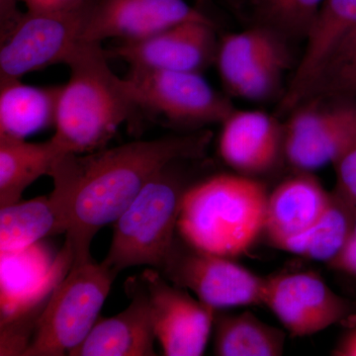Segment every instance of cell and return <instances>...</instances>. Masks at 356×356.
I'll list each match as a JSON object with an SVG mask.
<instances>
[{
	"mask_svg": "<svg viewBox=\"0 0 356 356\" xmlns=\"http://www.w3.org/2000/svg\"><path fill=\"white\" fill-rule=\"evenodd\" d=\"M210 139L209 132L165 136L58 159L50 177L72 195L65 241L74 250V264L91 259L97 232L116 221L156 173L178 159L202 158Z\"/></svg>",
	"mask_w": 356,
	"mask_h": 356,
	"instance_id": "6da1fadb",
	"label": "cell"
},
{
	"mask_svg": "<svg viewBox=\"0 0 356 356\" xmlns=\"http://www.w3.org/2000/svg\"><path fill=\"white\" fill-rule=\"evenodd\" d=\"M102 43L84 42L65 60L70 74L58 96L56 137L72 153L104 149L125 122L139 112L125 79L108 64Z\"/></svg>",
	"mask_w": 356,
	"mask_h": 356,
	"instance_id": "7a4b0ae2",
	"label": "cell"
},
{
	"mask_svg": "<svg viewBox=\"0 0 356 356\" xmlns=\"http://www.w3.org/2000/svg\"><path fill=\"white\" fill-rule=\"evenodd\" d=\"M268 192L247 175L220 173L185 192L177 222L192 247L234 259L247 254L264 234Z\"/></svg>",
	"mask_w": 356,
	"mask_h": 356,
	"instance_id": "3957f363",
	"label": "cell"
},
{
	"mask_svg": "<svg viewBox=\"0 0 356 356\" xmlns=\"http://www.w3.org/2000/svg\"><path fill=\"white\" fill-rule=\"evenodd\" d=\"M188 161L165 166L114 222L111 247L102 262L117 274L129 267L163 266L177 236L182 199L192 185L184 170Z\"/></svg>",
	"mask_w": 356,
	"mask_h": 356,
	"instance_id": "277c9868",
	"label": "cell"
},
{
	"mask_svg": "<svg viewBox=\"0 0 356 356\" xmlns=\"http://www.w3.org/2000/svg\"><path fill=\"white\" fill-rule=\"evenodd\" d=\"M118 275L92 259L72 264L42 314L23 356H62L83 343Z\"/></svg>",
	"mask_w": 356,
	"mask_h": 356,
	"instance_id": "5b68a950",
	"label": "cell"
},
{
	"mask_svg": "<svg viewBox=\"0 0 356 356\" xmlns=\"http://www.w3.org/2000/svg\"><path fill=\"white\" fill-rule=\"evenodd\" d=\"M124 79L139 111L163 117L173 125L222 124L235 109L201 72L130 67Z\"/></svg>",
	"mask_w": 356,
	"mask_h": 356,
	"instance_id": "8992f818",
	"label": "cell"
},
{
	"mask_svg": "<svg viewBox=\"0 0 356 356\" xmlns=\"http://www.w3.org/2000/svg\"><path fill=\"white\" fill-rule=\"evenodd\" d=\"M74 261L67 241L58 254L44 241L20 250H0V324L15 321L36 329L51 293Z\"/></svg>",
	"mask_w": 356,
	"mask_h": 356,
	"instance_id": "52a82bcc",
	"label": "cell"
},
{
	"mask_svg": "<svg viewBox=\"0 0 356 356\" xmlns=\"http://www.w3.org/2000/svg\"><path fill=\"white\" fill-rule=\"evenodd\" d=\"M96 0H86L70 10L30 13L0 40V81L21 79L26 74L65 64L81 43L84 27Z\"/></svg>",
	"mask_w": 356,
	"mask_h": 356,
	"instance_id": "ba28073f",
	"label": "cell"
},
{
	"mask_svg": "<svg viewBox=\"0 0 356 356\" xmlns=\"http://www.w3.org/2000/svg\"><path fill=\"white\" fill-rule=\"evenodd\" d=\"M166 280L191 290L215 310L264 305L266 278L257 275L233 259L203 252L175 236L163 266Z\"/></svg>",
	"mask_w": 356,
	"mask_h": 356,
	"instance_id": "9c48e42d",
	"label": "cell"
},
{
	"mask_svg": "<svg viewBox=\"0 0 356 356\" xmlns=\"http://www.w3.org/2000/svg\"><path fill=\"white\" fill-rule=\"evenodd\" d=\"M288 114L284 156L298 172L334 165L356 145V103L308 99Z\"/></svg>",
	"mask_w": 356,
	"mask_h": 356,
	"instance_id": "30bf717a",
	"label": "cell"
},
{
	"mask_svg": "<svg viewBox=\"0 0 356 356\" xmlns=\"http://www.w3.org/2000/svg\"><path fill=\"white\" fill-rule=\"evenodd\" d=\"M264 305L294 337H309L350 320L353 302L337 295L320 275L309 271L266 278Z\"/></svg>",
	"mask_w": 356,
	"mask_h": 356,
	"instance_id": "8fae6325",
	"label": "cell"
},
{
	"mask_svg": "<svg viewBox=\"0 0 356 356\" xmlns=\"http://www.w3.org/2000/svg\"><path fill=\"white\" fill-rule=\"evenodd\" d=\"M149 296L154 336L166 356L202 355L214 327L216 310L168 284L156 269L140 275Z\"/></svg>",
	"mask_w": 356,
	"mask_h": 356,
	"instance_id": "7c38bea8",
	"label": "cell"
},
{
	"mask_svg": "<svg viewBox=\"0 0 356 356\" xmlns=\"http://www.w3.org/2000/svg\"><path fill=\"white\" fill-rule=\"evenodd\" d=\"M216 28L211 20H189L107 51L139 69L201 72L216 60Z\"/></svg>",
	"mask_w": 356,
	"mask_h": 356,
	"instance_id": "4fadbf2b",
	"label": "cell"
},
{
	"mask_svg": "<svg viewBox=\"0 0 356 356\" xmlns=\"http://www.w3.org/2000/svg\"><path fill=\"white\" fill-rule=\"evenodd\" d=\"M189 20H211L185 0H96L81 41H134Z\"/></svg>",
	"mask_w": 356,
	"mask_h": 356,
	"instance_id": "5bb4252c",
	"label": "cell"
},
{
	"mask_svg": "<svg viewBox=\"0 0 356 356\" xmlns=\"http://www.w3.org/2000/svg\"><path fill=\"white\" fill-rule=\"evenodd\" d=\"M219 153L236 173L264 175L284 154V126L266 112L235 108L222 122Z\"/></svg>",
	"mask_w": 356,
	"mask_h": 356,
	"instance_id": "9a60e30c",
	"label": "cell"
},
{
	"mask_svg": "<svg viewBox=\"0 0 356 356\" xmlns=\"http://www.w3.org/2000/svg\"><path fill=\"white\" fill-rule=\"evenodd\" d=\"M126 291L130 305L118 315L98 318L70 356H154L153 321L149 296L140 276L130 278Z\"/></svg>",
	"mask_w": 356,
	"mask_h": 356,
	"instance_id": "2e32d148",
	"label": "cell"
},
{
	"mask_svg": "<svg viewBox=\"0 0 356 356\" xmlns=\"http://www.w3.org/2000/svg\"><path fill=\"white\" fill-rule=\"evenodd\" d=\"M332 201L310 172H299L281 182L268 195L264 234L274 247L302 235L322 218Z\"/></svg>",
	"mask_w": 356,
	"mask_h": 356,
	"instance_id": "e0dca14e",
	"label": "cell"
},
{
	"mask_svg": "<svg viewBox=\"0 0 356 356\" xmlns=\"http://www.w3.org/2000/svg\"><path fill=\"white\" fill-rule=\"evenodd\" d=\"M356 27V0H325L306 36V49L287 90L280 111L289 113L301 102L316 72L334 44Z\"/></svg>",
	"mask_w": 356,
	"mask_h": 356,
	"instance_id": "ac0fdd59",
	"label": "cell"
},
{
	"mask_svg": "<svg viewBox=\"0 0 356 356\" xmlns=\"http://www.w3.org/2000/svg\"><path fill=\"white\" fill-rule=\"evenodd\" d=\"M0 250H15L67 234L70 222L69 201L53 191L50 196L0 208Z\"/></svg>",
	"mask_w": 356,
	"mask_h": 356,
	"instance_id": "d6986e66",
	"label": "cell"
},
{
	"mask_svg": "<svg viewBox=\"0 0 356 356\" xmlns=\"http://www.w3.org/2000/svg\"><path fill=\"white\" fill-rule=\"evenodd\" d=\"M72 153L56 136L44 143L0 135V208L19 202L23 192L43 175L50 177L64 154Z\"/></svg>",
	"mask_w": 356,
	"mask_h": 356,
	"instance_id": "ffe728a7",
	"label": "cell"
},
{
	"mask_svg": "<svg viewBox=\"0 0 356 356\" xmlns=\"http://www.w3.org/2000/svg\"><path fill=\"white\" fill-rule=\"evenodd\" d=\"M60 88L28 86L21 79L0 81V135L25 139L55 126Z\"/></svg>",
	"mask_w": 356,
	"mask_h": 356,
	"instance_id": "44dd1931",
	"label": "cell"
},
{
	"mask_svg": "<svg viewBox=\"0 0 356 356\" xmlns=\"http://www.w3.org/2000/svg\"><path fill=\"white\" fill-rule=\"evenodd\" d=\"M215 355L280 356L285 346L284 332L266 324L250 312L215 315Z\"/></svg>",
	"mask_w": 356,
	"mask_h": 356,
	"instance_id": "7402d4cb",
	"label": "cell"
},
{
	"mask_svg": "<svg viewBox=\"0 0 356 356\" xmlns=\"http://www.w3.org/2000/svg\"><path fill=\"white\" fill-rule=\"evenodd\" d=\"M356 208L332 191V201L322 218L302 235L290 238L280 250L331 262L350 242L355 229Z\"/></svg>",
	"mask_w": 356,
	"mask_h": 356,
	"instance_id": "603a6c76",
	"label": "cell"
},
{
	"mask_svg": "<svg viewBox=\"0 0 356 356\" xmlns=\"http://www.w3.org/2000/svg\"><path fill=\"white\" fill-rule=\"evenodd\" d=\"M308 99L356 103V27L334 44L318 67L300 103Z\"/></svg>",
	"mask_w": 356,
	"mask_h": 356,
	"instance_id": "cb8c5ba5",
	"label": "cell"
},
{
	"mask_svg": "<svg viewBox=\"0 0 356 356\" xmlns=\"http://www.w3.org/2000/svg\"><path fill=\"white\" fill-rule=\"evenodd\" d=\"M282 39L278 33L259 24L245 31L226 35L219 42L215 63L227 90L231 91L241 76Z\"/></svg>",
	"mask_w": 356,
	"mask_h": 356,
	"instance_id": "d4e9b609",
	"label": "cell"
},
{
	"mask_svg": "<svg viewBox=\"0 0 356 356\" xmlns=\"http://www.w3.org/2000/svg\"><path fill=\"white\" fill-rule=\"evenodd\" d=\"M325 0H252L259 24L284 39L306 38Z\"/></svg>",
	"mask_w": 356,
	"mask_h": 356,
	"instance_id": "484cf974",
	"label": "cell"
},
{
	"mask_svg": "<svg viewBox=\"0 0 356 356\" xmlns=\"http://www.w3.org/2000/svg\"><path fill=\"white\" fill-rule=\"evenodd\" d=\"M288 65L289 54L285 39H282L241 76L229 92L252 102L266 100L280 88Z\"/></svg>",
	"mask_w": 356,
	"mask_h": 356,
	"instance_id": "4316f807",
	"label": "cell"
},
{
	"mask_svg": "<svg viewBox=\"0 0 356 356\" xmlns=\"http://www.w3.org/2000/svg\"><path fill=\"white\" fill-rule=\"evenodd\" d=\"M337 184L334 192L356 208V145L334 163Z\"/></svg>",
	"mask_w": 356,
	"mask_h": 356,
	"instance_id": "83f0119b",
	"label": "cell"
},
{
	"mask_svg": "<svg viewBox=\"0 0 356 356\" xmlns=\"http://www.w3.org/2000/svg\"><path fill=\"white\" fill-rule=\"evenodd\" d=\"M22 0H0V40L6 38L22 17L19 2Z\"/></svg>",
	"mask_w": 356,
	"mask_h": 356,
	"instance_id": "f1b7e54d",
	"label": "cell"
},
{
	"mask_svg": "<svg viewBox=\"0 0 356 356\" xmlns=\"http://www.w3.org/2000/svg\"><path fill=\"white\" fill-rule=\"evenodd\" d=\"M86 0H22L30 13L70 10L81 6Z\"/></svg>",
	"mask_w": 356,
	"mask_h": 356,
	"instance_id": "f546056e",
	"label": "cell"
},
{
	"mask_svg": "<svg viewBox=\"0 0 356 356\" xmlns=\"http://www.w3.org/2000/svg\"><path fill=\"white\" fill-rule=\"evenodd\" d=\"M327 264L337 270L356 276V238H351L343 250Z\"/></svg>",
	"mask_w": 356,
	"mask_h": 356,
	"instance_id": "4dcf8cb0",
	"label": "cell"
},
{
	"mask_svg": "<svg viewBox=\"0 0 356 356\" xmlns=\"http://www.w3.org/2000/svg\"><path fill=\"white\" fill-rule=\"evenodd\" d=\"M332 355L356 356V323L341 337L336 348L332 350Z\"/></svg>",
	"mask_w": 356,
	"mask_h": 356,
	"instance_id": "1f68e13d",
	"label": "cell"
},
{
	"mask_svg": "<svg viewBox=\"0 0 356 356\" xmlns=\"http://www.w3.org/2000/svg\"><path fill=\"white\" fill-rule=\"evenodd\" d=\"M231 6L235 7V8H240L242 6L243 0H227Z\"/></svg>",
	"mask_w": 356,
	"mask_h": 356,
	"instance_id": "d6a6232c",
	"label": "cell"
},
{
	"mask_svg": "<svg viewBox=\"0 0 356 356\" xmlns=\"http://www.w3.org/2000/svg\"><path fill=\"white\" fill-rule=\"evenodd\" d=\"M353 238H356V214H355V229H353Z\"/></svg>",
	"mask_w": 356,
	"mask_h": 356,
	"instance_id": "836d02e7",
	"label": "cell"
}]
</instances>
